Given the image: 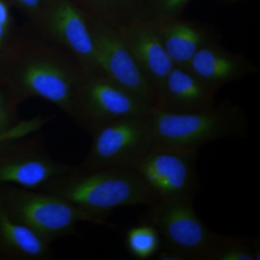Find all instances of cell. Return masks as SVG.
<instances>
[{
	"instance_id": "obj_25",
	"label": "cell",
	"mask_w": 260,
	"mask_h": 260,
	"mask_svg": "<svg viewBox=\"0 0 260 260\" xmlns=\"http://www.w3.org/2000/svg\"><path fill=\"white\" fill-rule=\"evenodd\" d=\"M12 29L8 28L0 23V54L3 53L5 48L8 47V44L12 39Z\"/></svg>"
},
{
	"instance_id": "obj_3",
	"label": "cell",
	"mask_w": 260,
	"mask_h": 260,
	"mask_svg": "<svg viewBox=\"0 0 260 260\" xmlns=\"http://www.w3.org/2000/svg\"><path fill=\"white\" fill-rule=\"evenodd\" d=\"M153 148L199 151L204 145L228 138H245L249 120L240 106L226 100L200 112L168 113L152 109Z\"/></svg>"
},
{
	"instance_id": "obj_8",
	"label": "cell",
	"mask_w": 260,
	"mask_h": 260,
	"mask_svg": "<svg viewBox=\"0 0 260 260\" xmlns=\"http://www.w3.org/2000/svg\"><path fill=\"white\" fill-rule=\"evenodd\" d=\"M70 167L51 156L38 133L0 141V186L42 190Z\"/></svg>"
},
{
	"instance_id": "obj_19",
	"label": "cell",
	"mask_w": 260,
	"mask_h": 260,
	"mask_svg": "<svg viewBox=\"0 0 260 260\" xmlns=\"http://www.w3.org/2000/svg\"><path fill=\"white\" fill-rule=\"evenodd\" d=\"M259 239L219 235L209 260H259Z\"/></svg>"
},
{
	"instance_id": "obj_1",
	"label": "cell",
	"mask_w": 260,
	"mask_h": 260,
	"mask_svg": "<svg viewBox=\"0 0 260 260\" xmlns=\"http://www.w3.org/2000/svg\"><path fill=\"white\" fill-rule=\"evenodd\" d=\"M1 81L20 103L39 98L72 119L84 70L76 59L32 29L12 38L1 54Z\"/></svg>"
},
{
	"instance_id": "obj_13",
	"label": "cell",
	"mask_w": 260,
	"mask_h": 260,
	"mask_svg": "<svg viewBox=\"0 0 260 260\" xmlns=\"http://www.w3.org/2000/svg\"><path fill=\"white\" fill-rule=\"evenodd\" d=\"M186 67L216 93L229 84L259 72L251 59L241 53L228 50L220 42L202 48Z\"/></svg>"
},
{
	"instance_id": "obj_14",
	"label": "cell",
	"mask_w": 260,
	"mask_h": 260,
	"mask_svg": "<svg viewBox=\"0 0 260 260\" xmlns=\"http://www.w3.org/2000/svg\"><path fill=\"white\" fill-rule=\"evenodd\" d=\"M216 94L189 68L175 65L159 92L154 109L175 114L200 112L216 104Z\"/></svg>"
},
{
	"instance_id": "obj_18",
	"label": "cell",
	"mask_w": 260,
	"mask_h": 260,
	"mask_svg": "<svg viewBox=\"0 0 260 260\" xmlns=\"http://www.w3.org/2000/svg\"><path fill=\"white\" fill-rule=\"evenodd\" d=\"M161 244L160 233L148 221L129 228L124 236L126 251L137 259L155 257L160 250Z\"/></svg>"
},
{
	"instance_id": "obj_16",
	"label": "cell",
	"mask_w": 260,
	"mask_h": 260,
	"mask_svg": "<svg viewBox=\"0 0 260 260\" xmlns=\"http://www.w3.org/2000/svg\"><path fill=\"white\" fill-rule=\"evenodd\" d=\"M51 243L13 218L0 203V260H51Z\"/></svg>"
},
{
	"instance_id": "obj_27",
	"label": "cell",
	"mask_w": 260,
	"mask_h": 260,
	"mask_svg": "<svg viewBox=\"0 0 260 260\" xmlns=\"http://www.w3.org/2000/svg\"><path fill=\"white\" fill-rule=\"evenodd\" d=\"M224 4H237V3H243V2L249 1V0H216Z\"/></svg>"
},
{
	"instance_id": "obj_5",
	"label": "cell",
	"mask_w": 260,
	"mask_h": 260,
	"mask_svg": "<svg viewBox=\"0 0 260 260\" xmlns=\"http://www.w3.org/2000/svg\"><path fill=\"white\" fill-rule=\"evenodd\" d=\"M121 118L92 133V143L83 161L75 166L81 171L114 167H133L153 148L151 114Z\"/></svg>"
},
{
	"instance_id": "obj_22",
	"label": "cell",
	"mask_w": 260,
	"mask_h": 260,
	"mask_svg": "<svg viewBox=\"0 0 260 260\" xmlns=\"http://www.w3.org/2000/svg\"><path fill=\"white\" fill-rule=\"evenodd\" d=\"M48 121V118L43 116H36L27 120H20L15 126L14 129L8 134L0 137V141L10 138H22L39 133V130L42 129L43 126L47 124Z\"/></svg>"
},
{
	"instance_id": "obj_7",
	"label": "cell",
	"mask_w": 260,
	"mask_h": 260,
	"mask_svg": "<svg viewBox=\"0 0 260 260\" xmlns=\"http://www.w3.org/2000/svg\"><path fill=\"white\" fill-rule=\"evenodd\" d=\"M194 198L158 201L150 206L149 223L156 228L168 249L186 260H209L220 234L197 215Z\"/></svg>"
},
{
	"instance_id": "obj_23",
	"label": "cell",
	"mask_w": 260,
	"mask_h": 260,
	"mask_svg": "<svg viewBox=\"0 0 260 260\" xmlns=\"http://www.w3.org/2000/svg\"><path fill=\"white\" fill-rule=\"evenodd\" d=\"M27 16L30 22L36 18L39 12L42 9L47 0H13Z\"/></svg>"
},
{
	"instance_id": "obj_20",
	"label": "cell",
	"mask_w": 260,
	"mask_h": 260,
	"mask_svg": "<svg viewBox=\"0 0 260 260\" xmlns=\"http://www.w3.org/2000/svg\"><path fill=\"white\" fill-rule=\"evenodd\" d=\"M191 0H145L144 18L153 23L180 18Z\"/></svg>"
},
{
	"instance_id": "obj_24",
	"label": "cell",
	"mask_w": 260,
	"mask_h": 260,
	"mask_svg": "<svg viewBox=\"0 0 260 260\" xmlns=\"http://www.w3.org/2000/svg\"><path fill=\"white\" fill-rule=\"evenodd\" d=\"M0 23L13 30V19L7 0H0Z\"/></svg>"
},
{
	"instance_id": "obj_6",
	"label": "cell",
	"mask_w": 260,
	"mask_h": 260,
	"mask_svg": "<svg viewBox=\"0 0 260 260\" xmlns=\"http://www.w3.org/2000/svg\"><path fill=\"white\" fill-rule=\"evenodd\" d=\"M151 110L152 108L100 72L84 70L71 119L91 135L112 121L148 114Z\"/></svg>"
},
{
	"instance_id": "obj_15",
	"label": "cell",
	"mask_w": 260,
	"mask_h": 260,
	"mask_svg": "<svg viewBox=\"0 0 260 260\" xmlns=\"http://www.w3.org/2000/svg\"><path fill=\"white\" fill-rule=\"evenodd\" d=\"M153 24L168 54L177 66H187L202 48L222 40L213 25L199 20L180 17Z\"/></svg>"
},
{
	"instance_id": "obj_26",
	"label": "cell",
	"mask_w": 260,
	"mask_h": 260,
	"mask_svg": "<svg viewBox=\"0 0 260 260\" xmlns=\"http://www.w3.org/2000/svg\"><path fill=\"white\" fill-rule=\"evenodd\" d=\"M155 256L158 260H186L185 258L179 253L168 249L167 250L159 251Z\"/></svg>"
},
{
	"instance_id": "obj_9",
	"label": "cell",
	"mask_w": 260,
	"mask_h": 260,
	"mask_svg": "<svg viewBox=\"0 0 260 260\" xmlns=\"http://www.w3.org/2000/svg\"><path fill=\"white\" fill-rule=\"evenodd\" d=\"M31 26L43 39L68 51L84 70L98 71L90 21L73 0H47Z\"/></svg>"
},
{
	"instance_id": "obj_12",
	"label": "cell",
	"mask_w": 260,
	"mask_h": 260,
	"mask_svg": "<svg viewBox=\"0 0 260 260\" xmlns=\"http://www.w3.org/2000/svg\"><path fill=\"white\" fill-rule=\"evenodd\" d=\"M120 34L158 99L164 82L175 64L162 45L153 24L148 20H139L120 30Z\"/></svg>"
},
{
	"instance_id": "obj_11",
	"label": "cell",
	"mask_w": 260,
	"mask_h": 260,
	"mask_svg": "<svg viewBox=\"0 0 260 260\" xmlns=\"http://www.w3.org/2000/svg\"><path fill=\"white\" fill-rule=\"evenodd\" d=\"M88 20L98 71L153 109L156 106L157 94L140 71L120 31Z\"/></svg>"
},
{
	"instance_id": "obj_21",
	"label": "cell",
	"mask_w": 260,
	"mask_h": 260,
	"mask_svg": "<svg viewBox=\"0 0 260 260\" xmlns=\"http://www.w3.org/2000/svg\"><path fill=\"white\" fill-rule=\"evenodd\" d=\"M20 103L0 80V137L8 134L18 124Z\"/></svg>"
},
{
	"instance_id": "obj_28",
	"label": "cell",
	"mask_w": 260,
	"mask_h": 260,
	"mask_svg": "<svg viewBox=\"0 0 260 260\" xmlns=\"http://www.w3.org/2000/svg\"><path fill=\"white\" fill-rule=\"evenodd\" d=\"M1 75H2V71H1V54H0V80H1Z\"/></svg>"
},
{
	"instance_id": "obj_17",
	"label": "cell",
	"mask_w": 260,
	"mask_h": 260,
	"mask_svg": "<svg viewBox=\"0 0 260 260\" xmlns=\"http://www.w3.org/2000/svg\"><path fill=\"white\" fill-rule=\"evenodd\" d=\"M88 19L115 30L145 20V0H73Z\"/></svg>"
},
{
	"instance_id": "obj_2",
	"label": "cell",
	"mask_w": 260,
	"mask_h": 260,
	"mask_svg": "<svg viewBox=\"0 0 260 260\" xmlns=\"http://www.w3.org/2000/svg\"><path fill=\"white\" fill-rule=\"evenodd\" d=\"M41 191L66 200L101 225H107V218L116 208L150 207L158 202L138 173L129 167L81 171L71 166Z\"/></svg>"
},
{
	"instance_id": "obj_10",
	"label": "cell",
	"mask_w": 260,
	"mask_h": 260,
	"mask_svg": "<svg viewBox=\"0 0 260 260\" xmlns=\"http://www.w3.org/2000/svg\"><path fill=\"white\" fill-rule=\"evenodd\" d=\"M198 151L152 148L133 168L158 201L194 198L200 191Z\"/></svg>"
},
{
	"instance_id": "obj_4",
	"label": "cell",
	"mask_w": 260,
	"mask_h": 260,
	"mask_svg": "<svg viewBox=\"0 0 260 260\" xmlns=\"http://www.w3.org/2000/svg\"><path fill=\"white\" fill-rule=\"evenodd\" d=\"M0 203L13 218L51 244L73 235L80 223L98 225L89 214L47 191L1 185Z\"/></svg>"
}]
</instances>
